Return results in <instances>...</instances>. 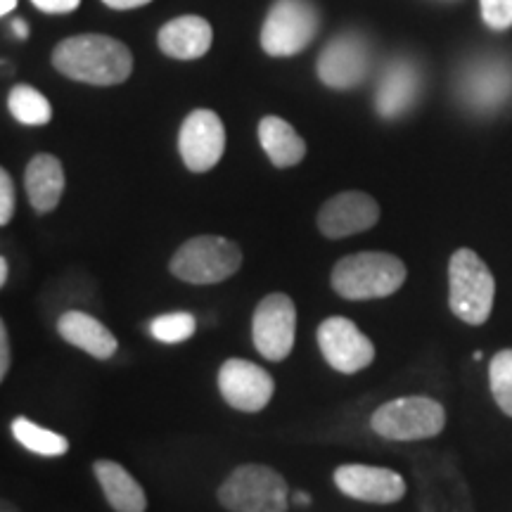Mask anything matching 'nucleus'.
<instances>
[{"label": "nucleus", "mask_w": 512, "mask_h": 512, "mask_svg": "<svg viewBox=\"0 0 512 512\" xmlns=\"http://www.w3.org/2000/svg\"><path fill=\"white\" fill-rule=\"evenodd\" d=\"M53 67L72 81L117 86L133 72V55L112 36L83 34L64 38L53 50Z\"/></svg>", "instance_id": "f257e3e1"}, {"label": "nucleus", "mask_w": 512, "mask_h": 512, "mask_svg": "<svg viewBox=\"0 0 512 512\" xmlns=\"http://www.w3.org/2000/svg\"><path fill=\"white\" fill-rule=\"evenodd\" d=\"M408 278V268L389 252H356L332 266L330 285L349 302L392 297Z\"/></svg>", "instance_id": "f03ea898"}, {"label": "nucleus", "mask_w": 512, "mask_h": 512, "mask_svg": "<svg viewBox=\"0 0 512 512\" xmlns=\"http://www.w3.org/2000/svg\"><path fill=\"white\" fill-rule=\"evenodd\" d=\"M496 280L477 252L460 247L448 261V309L463 323L484 325L494 309Z\"/></svg>", "instance_id": "7ed1b4c3"}, {"label": "nucleus", "mask_w": 512, "mask_h": 512, "mask_svg": "<svg viewBox=\"0 0 512 512\" xmlns=\"http://www.w3.org/2000/svg\"><path fill=\"white\" fill-rule=\"evenodd\" d=\"M242 266V249L223 235H197L183 242L169 261L174 278L188 285H219Z\"/></svg>", "instance_id": "20e7f679"}, {"label": "nucleus", "mask_w": 512, "mask_h": 512, "mask_svg": "<svg viewBox=\"0 0 512 512\" xmlns=\"http://www.w3.org/2000/svg\"><path fill=\"white\" fill-rule=\"evenodd\" d=\"M216 498L228 512H287L290 486L273 467L247 463L230 472Z\"/></svg>", "instance_id": "39448f33"}, {"label": "nucleus", "mask_w": 512, "mask_h": 512, "mask_svg": "<svg viewBox=\"0 0 512 512\" xmlns=\"http://www.w3.org/2000/svg\"><path fill=\"white\" fill-rule=\"evenodd\" d=\"M370 427L377 437L389 441L432 439L446 427V411L430 396H403L382 403L370 415Z\"/></svg>", "instance_id": "423d86ee"}, {"label": "nucleus", "mask_w": 512, "mask_h": 512, "mask_svg": "<svg viewBox=\"0 0 512 512\" xmlns=\"http://www.w3.org/2000/svg\"><path fill=\"white\" fill-rule=\"evenodd\" d=\"M320 27L311 0H275L261 27V48L271 57H292L309 48Z\"/></svg>", "instance_id": "0eeeda50"}, {"label": "nucleus", "mask_w": 512, "mask_h": 512, "mask_svg": "<svg viewBox=\"0 0 512 512\" xmlns=\"http://www.w3.org/2000/svg\"><path fill=\"white\" fill-rule=\"evenodd\" d=\"M297 337V306L287 294L273 292L256 304L252 316L254 347L266 361L280 363L290 356Z\"/></svg>", "instance_id": "6e6552de"}, {"label": "nucleus", "mask_w": 512, "mask_h": 512, "mask_svg": "<svg viewBox=\"0 0 512 512\" xmlns=\"http://www.w3.org/2000/svg\"><path fill=\"white\" fill-rule=\"evenodd\" d=\"M316 339L320 354L337 373H361L363 368H368L375 361V344L349 318H325L318 325Z\"/></svg>", "instance_id": "1a4fd4ad"}, {"label": "nucleus", "mask_w": 512, "mask_h": 512, "mask_svg": "<svg viewBox=\"0 0 512 512\" xmlns=\"http://www.w3.org/2000/svg\"><path fill=\"white\" fill-rule=\"evenodd\" d=\"M226 150V128L216 112L195 110L178 131V152L192 174H207L221 162Z\"/></svg>", "instance_id": "9d476101"}, {"label": "nucleus", "mask_w": 512, "mask_h": 512, "mask_svg": "<svg viewBox=\"0 0 512 512\" xmlns=\"http://www.w3.org/2000/svg\"><path fill=\"white\" fill-rule=\"evenodd\" d=\"M316 72L325 86L337 91L361 86L370 72V46L361 34H339L318 57Z\"/></svg>", "instance_id": "9b49d317"}, {"label": "nucleus", "mask_w": 512, "mask_h": 512, "mask_svg": "<svg viewBox=\"0 0 512 512\" xmlns=\"http://www.w3.org/2000/svg\"><path fill=\"white\" fill-rule=\"evenodd\" d=\"M219 392L230 408L259 413L271 403L275 382L268 370L245 358H228L219 368Z\"/></svg>", "instance_id": "f8f14e48"}, {"label": "nucleus", "mask_w": 512, "mask_h": 512, "mask_svg": "<svg viewBox=\"0 0 512 512\" xmlns=\"http://www.w3.org/2000/svg\"><path fill=\"white\" fill-rule=\"evenodd\" d=\"M380 221V204L368 192L347 190L330 197L318 211V230L328 240H344L366 233Z\"/></svg>", "instance_id": "ddd939ff"}, {"label": "nucleus", "mask_w": 512, "mask_h": 512, "mask_svg": "<svg viewBox=\"0 0 512 512\" xmlns=\"http://www.w3.org/2000/svg\"><path fill=\"white\" fill-rule=\"evenodd\" d=\"M335 486L344 496L354 498L361 503L392 505L406 496V482L399 472L389 467L375 465H339L335 470Z\"/></svg>", "instance_id": "4468645a"}, {"label": "nucleus", "mask_w": 512, "mask_h": 512, "mask_svg": "<svg viewBox=\"0 0 512 512\" xmlns=\"http://www.w3.org/2000/svg\"><path fill=\"white\" fill-rule=\"evenodd\" d=\"M460 93L475 110L489 112L501 107L512 93V69L508 62L484 60L472 64L460 79Z\"/></svg>", "instance_id": "2eb2a0df"}, {"label": "nucleus", "mask_w": 512, "mask_h": 512, "mask_svg": "<svg viewBox=\"0 0 512 512\" xmlns=\"http://www.w3.org/2000/svg\"><path fill=\"white\" fill-rule=\"evenodd\" d=\"M420 95V72L411 60H394L384 69L375 93V110L382 119H399Z\"/></svg>", "instance_id": "dca6fc26"}, {"label": "nucleus", "mask_w": 512, "mask_h": 512, "mask_svg": "<svg viewBox=\"0 0 512 512\" xmlns=\"http://www.w3.org/2000/svg\"><path fill=\"white\" fill-rule=\"evenodd\" d=\"M214 41V31L204 17L185 15L166 22L159 29V48L164 55L174 57V60H197V57L207 55Z\"/></svg>", "instance_id": "f3484780"}, {"label": "nucleus", "mask_w": 512, "mask_h": 512, "mask_svg": "<svg viewBox=\"0 0 512 512\" xmlns=\"http://www.w3.org/2000/svg\"><path fill=\"white\" fill-rule=\"evenodd\" d=\"M57 332L64 342L86 351L98 361H107L119 349L117 337L112 335L110 328H105L98 318H93L86 311H64L57 320Z\"/></svg>", "instance_id": "a211bd4d"}, {"label": "nucleus", "mask_w": 512, "mask_h": 512, "mask_svg": "<svg viewBox=\"0 0 512 512\" xmlns=\"http://www.w3.org/2000/svg\"><path fill=\"white\" fill-rule=\"evenodd\" d=\"M24 188L36 214L57 209L64 192V169L55 155H36L24 171Z\"/></svg>", "instance_id": "6ab92c4d"}, {"label": "nucleus", "mask_w": 512, "mask_h": 512, "mask_svg": "<svg viewBox=\"0 0 512 512\" xmlns=\"http://www.w3.org/2000/svg\"><path fill=\"white\" fill-rule=\"evenodd\" d=\"M93 475L114 512H145L147 496L138 479L114 460H95Z\"/></svg>", "instance_id": "aec40b11"}, {"label": "nucleus", "mask_w": 512, "mask_h": 512, "mask_svg": "<svg viewBox=\"0 0 512 512\" xmlns=\"http://www.w3.org/2000/svg\"><path fill=\"white\" fill-rule=\"evenodd\" d=\"M259 143L278 169L297 166L306 157L304 138L280 117H264L259 124Z\"/></svg>", "instance_id": "412c9836"}, {"label": "nucleus", "mask_w": 512, "mask_h": 512, "mask_svg": "<svg viewBox=\"0 0 512 512\" xmlns=\"http://www.w3.org/2000/svg\"><path fill=\"white\" fill-rule=\"evenodd\" d=\"M10 432L15 441H19L27 451L36 453V456L43 458H57L64 456L69 451V441L62 434L53 430H46V427L36 425L29 418H15L10 425Z\"/></svg>", "instance_id": "4be33fe9"}, {"label": "nucleus", "mask_w": 512, "mask_h": 512, "mask_svg": "<svg viewBox=\"0 0 512 512\" xmlns=\"http://www.w3.org/2000/svg\"><path fill=\"white\" fill-rule=\"evenodd\" d=\"M8 110L19 124L24 126H46L53 119V107L48 98L36 88L19 83L8 95Z\"/></svg>", "instance_id": "5701e85b"}, {"label": "nucleus", "mask_w": 512, "mask_h": 512, "mask_svg": "<svg viewBox=\"0 0 512 512\" xmlns=\"http://www.w3.org/2000/svg\"><path fill=\"white\" fill-rule=\"evenodd\" d=\"M489 387L496 406L512 418V349H503L489 363Z\"/></svg>", "instance_id": "b1692460"}, {"label": "nucleus", "mask_w": 512, "mask_h": 512, "mask_svg": "<svg viewBox=\"0 0 512 512\" xmlns=\"http://www.w3.org/2000/svg\"><path fill=\"white\" fill-rule=\"evenodd\" d=\"M197 330V318L188 311L164 313L150 323L152 337L159 339L162 344H181L190 339Z\"/></svg>", "instance_id": "393cba45"}, {"label": "nucleus", "mask_w": 512, "mask_h": 512, "mask_svg": "<svg viewBox=\"0 0 512 512\" xmlns=\"http://www.w3.org/2000/svg\"><path fill=\"white\" fill-rule=\"evenodd\" d=\"M484 24L494 31L512 27V0H479Z\"/></svg>", "instance_id": "a878e982"}, {"label": "nucleus", "mask_w": 512, "mask_h": 512, "mask_svg": "<svg viewBox=\"0 0 512 512\" xmlns=\"http://www.w3.org/2000/svg\"><path fill=\"white\" fill-rule=\"evenodd\" d=\"M15 216V183L8 171H0V226H8Z\"/></svg>", "instance_id": "bb28decb"}, {"label": "nucleus", "mask_w": 512, "mask_h": 512, "mask_svg": "<svg viewBox=\"0 0 512 512\" xmlns=\"http://www.w3.org/2000/svg\"><path fill=\"white\" fill-rule=\"evenodd\" d=\"M41 12L48 15H67V12L76 10L81 5V0H31Z\"/></svg>", "instance_id": "cd10ccee"}, {"label": "nucleus", "mask_w": 512, "mask_h": 512, "mask_svg": "<svg viewBox=\"0 0 512 512\" xmlns=\"http://www.w3.org/2000/svg\"><path fill=\"white\" fill-rule=\"evenodd\" d=\"M12 363V351H10V335L5 320H0V380H5L10 373Z\"/></svg>", "instance_id": "c85d7f7f"}, {"label": "nucleus", "mask_w": 512, "mask_h": 512, "mask_svg": "<svg viewBox=\"0 0 512 512\" xmlns=\"http://www.w3.org/2000/svg\"><path fill=\"white\" fill-rule=\"evenodd\" d=\"M102 3L112 10H133V8H143V5L152 3V0H102Z\"/></svg>", "instance_id": "c756f323"}, {"label": "nucleus", "mask_w": 512, "mask_h": 512, "mask_svg": "<svg viewBox=\"0 0 512 512\" xmlns=\"http://www.w3.org/2000/svg\"><path fill=\"white\" fill-rule=\"evenodd\" d=\"M8 275H10V264H8V259H0V287H5L8 285Z\"/></svg>", "instance_id": "7c9ffc66"}, {"label": "nucleus", "mask_w": 512, "mask_h": 512, "mask_svg": "<svg viewBox=\"0 0 512 512\" xmlns=\"http://www.w3.org/2000/svg\"><path fill=\"white\" fill-rule=\"evenodd\" d=\"M12 31H15L19 38H27L29 36V27L22 22V19H15V22H12Z\"/></svg>", "instance_id": "2f4dec72"}, {"label": "nucleus", "mask_w": 512, "mask_h": 512, "mask_svg": "<svg viewBox=\"0 0 512 512\" xmlns=\"http://www.w3.org/2000/svg\"><path fill=\"white\" fill-rule=\"evenodd\" d=\"M17 8V0H0V15H10Z\"/></svg>", "instance_id": "473e14b6"}, {"label": "nucleus", "mask_w": 512, "mask_h": 512, "mask_svg": "<svg viewBox=\"0 0 512 512\" xmlns=\"http://www.w3.org/2000/svg\"><path fill=\"white\" fill-rule=\"evenodd\" d=\"M294 503L297 505H309L311 503V498H309V494H306V491H297V494H294Z\"/></svg>", "instance_id": "72a5a7b5"}, {"label": "nucleus", "mask_w": 512, "mask_h": 512, "mask_svg": "<svg viewBox=\"0 0 512 512\" xmlns=\"http://www.w3.org/2000/svg\"><path fill=\"white\" fill-rule=\"evenodd\" d=\"M0 512H19L17 505H12L10 501H3V505H0Z\"/></svg>", "instance_id": "f704fd0d"}]
</instances>
